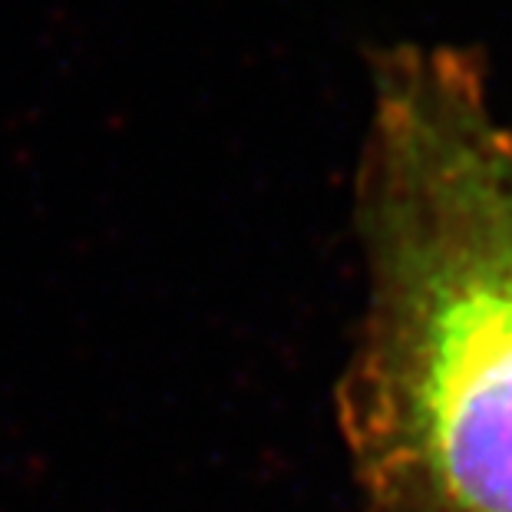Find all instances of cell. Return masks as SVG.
<instances>
[{
    "mask_svg": "<svg viewBox=\"0 0 512 512\" xmlns=\"http://www.w3.org/2000/svg\"><path fill=\"white\" fill-rule=\"evenodd\" d=\"M367 314L344 387L377 512H512V126L483 53L370 57Z\"/></svg>",
    "mask_w": 512,
    "mask_h": 512,
    "instance_id": "obj_1",
    "label": "cell"
}]
</instances>
